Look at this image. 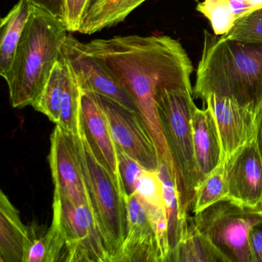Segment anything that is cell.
Masks as SVG:
<instances>
[{
	"mask_svg": "<svg viewBox=\"0 0 262 262\" xmlns=\"http://www.w3.org/2000/svg\"><path fill=\"white\" fill-rule=\"evenodd\" d=\"M135 194L145 205L165 208L163 185L159 171L144 168L136 182Z\"/></svg>",
	"mask_w": 262,
	"mask_h": 262,
	"instance_id": "obj_27",
	"label": "cell"
},
{
	"mask_svg": "<svg viewBox=\"0 0 262 262\" xmlns=\"http://www.w3.org/2000/svg\"><path fill=\"white\" fill-rule=\"evenodd\" d=\"M94 95L105 113L118 148L146 169L159 171L157 151L142 116L108 98Z\"/></svg>",
	"mask_w": 262,
	"mask_h": 262,
	"instance_id": "obj_9",
	"label": "cell"
},
{
	"mask_svg": "<svg viewBox=\"0 0 262 262\" xmlns=\"http://www.w3.org/2000/svg\"><path fill=\"white\" fill-rule=\"evenodd\" d=\"M81 115L84 133L90 146L110 173L119 192L126 199L119 168L117 145L105 113L93 93L82 91Z\"/></svg>",
	"mask_w": 262,
	"mask_h": 262,
	"instance_id": "obj_11",
	"label": "cell"
},
{
	"mask_svg": "<svg viewBox=\"0 0 262 262\" xmlns=\"http://www.w3.org/2000/svg\"><path fill=\"white\" fill-rule=\"evenodd\" d=\"M197 10L209 20L213 32L217 36L226 34L236 22L229 0H204Z\"/></svg>",
	"mask_w": 262,
	"mask_h": 262,
	"instance_id": "obj_25",
	"label": "cell"
},
{
	"mask_svg": "<svg viewBox=\"0 0 262 262\" xmlns=\"http://www.w3.org/2000/svg\"><path fill=\"white\" fill-rule=\"evenodd\" d=\"M131 93L151 135L160 165L174 176L158 116L156 96L162 87H192V63L177 39L165 35L119 36L84 42Z\"/></svg>",
	"mask_w": 262,
	"mask_h": 262,
	"instance_id": "obj_1",
	"label": "cell"
},
{
	"mask_svg": "<svg viewBox=\"0 0 262 262\" xmlns=\"http://www.w3.org/2000/svg\"><path fill=\"white\" fill-rule=\"evenodd\" d=\"M50 139L49 160L54 191L67 196L76 203L90 205L78 155L76 135L56 125Z\"/></svg>",
	"mask_w": 262,
	"mask_h": 262,
	"instance_id": "obj_10",
	"label": "cell"
},
{
	"mask_svg": "<svg viewBox=\"0 0 262 262\" xmlns=\"http://www.w3.org/2000/svg\"><path fill=\"white\" fill-rule=\"evenodd\" d=\"M127 232L115 262H165L156 228L135 193L125 199Z\"/></svg>",
	"mask_w": 262,
	"mask_h": 262,
	"instance_id": "obj_13",
	"label": "cell"
},
{
	"mask_svg": "<svg viewBox=\"0 0 262 262\" xmlns=\"http://www.w3.org/2000/svg\"><path fill=\"white\" fill-rule=\"evenodd\" d=\"M30 234L27 262L67 261V245L56 225L52 223L48 231L40 235L30 227Z\"/></svg>",
	"mask_w": 262,
	"mask_h": 262,
	"instance_id": "obj_22",
	"label": "cell"
},
{
	"mask_svg": "<svg viewBox=\"0 0 262 262\" xmlns=\"http://www.w3.org/2000/svg\"><path fill=\"white\" fill-rule=\"evenodd\" d=\"M31 0H19L1 19L0 75L5 78L11 70L16 50L32 13Z\"/></svg>",
	"mask_w": 262,
	"mask_h": 262,
	"instance_id": "obj_18",
	"label": "cell"
},
{
	"mask_svg": "<svg viewBox=\"0 0 262 262\" xmlns=\"http://www.w3.org/2000/svg\"><path fill=\"white\" fill-rule=\"evenodd\" d=\"M251 12L262 8V0H247Z\"/></svg>",
	"mask_w": 262,
	"mask_h": 262,
	"instance_id": "obj_34",
	"label": "cell"
},
{
	"mask_svg": "<svg viewBox=\"0 0 262 262\" xmlns=\"http://www.w3.org/2000/svg\"><path fill=\"white\" fill-rule=\"evenodd\" d=\"M117 149L119 154V168L125 194L126 196L130 195L136 191V182L142 170L145 168L131 156L126 154L125 151H122L121 148L117 147Z\"/></svg>",
	"mask_w": 262,
	"mask_h": 262,
	"instance_id": "obj_28",
	"label": "cell"
},
{
	"mask_svg": "<svg viewBox=\"0 0 262 262\" xmlns=\"http://www.w3.org/2000/svg\"><path fill=\"white\" fill-rule=\"evenodd\" d=\"M167 262H228L220 251L194 226L189 217L185 237L170 252Z\"/></svg>",
	"mask_w": 262,
	"mask_h": 262,
	"instance_id": "obj_19",
	"label": "cell"
},
{
	"mask_svg": "<svg viewBox=\"0 0 262 262\" xmlns=\"http://www.w3.org/2000/svg\"><path fill=\"white\" fill-rule=\"evenodd\" d=\"M31 2L64 22V0H31Z\"/></svg>",
	"mask_w": 262,
	"mask_h": 262,
	"instance_id": "obj_31",
	"label": "cell"
},
{
	"mask_svg": "<svg viewBox=\"0 0 262 262\" xmlns=\"http://www.w3.org/2000/svg\"><path fill=\"white\" fill-rule=\"evenodd\" d=\"M68 33L63 21L33 4L11 70L4 78L13 108L33 106L37 100Z\"/></svg>",
	"mask_w": 262,
	"mask_h": 262,
	"instance_id": "obj_3",
	"label": "cell"
},
{
	"mask_svg": "<svg viewBox=\"0 0 262 262\" xmlns=\"http://www.w3.org/2000/svg\"><path fill=\"white\" fill-rule=\"evenodd\" d=\"M70 73V65L62 53L42 93L33 105L36 111L45 115L56 125L59 122L60 117L66 82Z\"/></svg>",
	"mask_w": 262,
	"mask_h": 262,
	"instance_id": "obj_20",
	"label": "cell"
},
{
	"mask_svg": "<svg viewBox=\"0 0 262 262\" xmlns=\"http://www.w3.org/2000/svg\"><path fill=\"white\" fill-rule=\"evenodd\" d=\"M230 6L236 19L251 13L247 0H229Z\"/></svg>",
	"mask_w": 262,
	"mask_h": 262,
	"instance_id": "obj_32",
	"label": "cell"
},
{
	"mask_svg": "<svg viewBox=\"0 0 262 262\" xmlns=\"http://www.w3.org/2000/svg\"><path fill=\"white\" fill-rule=\"evenodd\" d=\"M256 142L258 147L259 152L262 161V104L257 113V133Z\"/></svg>",
	"mask_w": 262,
	"mask_h": 262,
	"instance_id": "obj_33",
	"label": "cell"
},
{
	"mask_svg": "<svg viewBox=\"0 0 262 262\" xmlns=\"http://www.w3.org/2000/svg\"><path fill=\"white\" fill-rule=\"evenodd\" d=\"M52 223L65 240L67 262H110L90 205L54 191Z\"/></svg>",
	"mask_w": 262,
	"mask_h": 262,
	"instance_id": "obj_7",
	"label": "cell"
},
{
	"mask_svg": "<svg viewBox=\"0 0 262 262\" xmlns=\"http://www.w3.org/2000/svg\"><path fill=\"white\" fill-rule=\"evenodd\" d=\"M31 242L30 227L23 223L19 211L0 192V261L27 262Z\"/></svg>",
	"mask_w": 262,
	"mask_h": 262,
	"instance_id": "obj_16",
	"label": "cell"
},
{
	"mask_svg": "<svg viewBox=\"0 0 262 262\" xmlns=\"http://www.w3.org/2000/svg\"><path fill=\"white\" fill-rule=\"evenodd\" d=\"M76 146L92 213L110 256L115 262L127 232L125 199L89 143L83 127L76 136Z\"/></svg>",
	"mask_w": 262,
	"mask_h": 262,
	"instance_id": "obj_5",
	"label": "cell"
},
{
	"mask_svg": "<svg viewBox=\"0 0 262 262\" xmlns=\"http://www.w3.org/2000/svg\"><path fill=\"white\" fill-rule=\"evenodd\" d=\"M146 0H90L78 33L92 35L123 22Z\"/></svg>",
	"mask_w": 262,
	"mask_h": 262,
	"instance_id": "obj_17",
	"label": "cell"
},
{
	"mask_svg": "<svg viewBox=\"0 0 262 262\" xmlns=\"http://www.w3.org/2000/svg\"><path fill=\"white\" fill-rule=\"evenodd\" d=\"M225 162L228 198L248 206L262 205V161L256 138Z\"/></svg>",
	"mask_w": 262,
	"mask_h": 262,
	"instance_id": "obj_14",
	"label": "cell"
},
{
	"mask_svg": "<svg viewBox=\"0 0 262 262\" xmlns=\"http://www.w3.org/2000/svg\"><path fill=\"white\" fill-rule=\"evenodd\" d=\"M220 38L247 43L262 44V8L237 19L232 28Z\"/></svg>",
	"mask_w": 262,
	"mask_h": 262,
	"instance_id": "obj_26",
	"label": "cell"
},
{
	"mask_svg": "<svg viewBox=\"0 0 262 262\" xmlns=\"http://www.w3.org/2000/svg\"><path fill=\"white\" fill-rule=\"evenodd\" d=\"M81 99L82 90L70 68V73L66 82L60 117L56 125L76 136L80 133L83 127L81 115Z\"/></svg>",
	"mask_w": 262,
	"mask_h": 262,
	"instance_id": "obj_23",
	"label": "cell"
},
{
	"mask_svg": "<svg viewBox=\"0 0 262 262\" xmlns=\"http://www.w3.org/2000/svg\"><path fill=\"white\" fill-rule=\"evenodd\" d=\"M228 98L257 113L262 104V44L222 39L204 32L193 96Z\"/></svg>",
	"mask_w": 262,
	"mask_h": 262,
	"instance_id": "obj_2",
	"label": "cell"
},
{
	"mask_svg": "<svg viewBox=\"0 0 262 262\" xmlns=\"http://www.w3.org/2000/svg\"><path fill=\"white\" fill-rule=\"evenodd\" d=\"M192 220L228 262H253L248 234L262 222V205L248 206L227 197L194 214Z\"/></svg>",
	"mask_w": 262,
	"mask_h": 262,
	"instance_id": "obj_6",
	"label": "cell"
},
{
	"mask_svg": "<svg viewBox=\"0 0 262 262\" xmlns=\"http://www.w3.org/2000/svg\"><path fill=\"white\" fill-rule=\"evenodd\" d=\"M62 53L82 91L108 98L121 106L141 115L131 93L99 58L85 48L84 42L72 35H67L62 44Z\"/></svg>",
	"mask_w": 262,
	"mask_h": 262,
	"instance_id": "obj_8",
	"label": "cell"
},
{
	"mask_svg": "<svg viewBox=\"0 0 262 262\" xmlns=\"http://www.w3.org/2000/svg\"><path fill=\"white\" fill-rule=\"evenodd\" d=\"M228 196V183L225 176V162L213 170L199 185L196 191L192 212L194 214L203 211L210 205Z\"/></svg>",
	"mask_w": 262,
	"mask_h": 262,
	"instance_id": "obj_24",
	"label": "cell"
},
{
	"mask_svg": "<svg viewBox=\"0 0 262 262\" xmlns=\"http://www.w3.org/2000/svg\"><path fill=\"white\" fill-rule=\"evenodd\" d=\"M159 174L163 185L165 210L168 220V245L171 252L188 233L189 219H185L182 215L174 177L169 168L165 164H162L159 168Z\"/></svg>",
	"mask_w": 262,
	"mask_h": 262,
	"instance_id": "obj_21",
	"label": "cell"
},
{
	"mask_svg": "<svg viewBox=\"0 0 262 262\" xmlns=\"http://www.w3.org/2000/svg\"><path fill=\"white\" fill-rule=\"evenodd\" d=\"M191 127L201 183L222 162V144L217 123L209 107L203 110L196 107Z\"/></svg>",
	"mask_w": 262,
	"mask_h": 262,
	"instance_id": "obj_15",
	"label": "cell"
},
{
	"mask_svg": "<svg viewBox=\"0 0 262 262\" xmlns=\"http://www.w3.org/2000/svg\"><path fill=\"white\" fill-rule=\"evenodd\" d=\"M211 108L220 136L222 161L256 138L257 113L241 106L228 98L210 95L204 101Z\"/></svg>",
	"mask_w": 262,
	"mask_h": 262,
	"instance_id": "obj_12",
	"label": "cell"
},
{
	"mask_svg": "<svg viewBox=\"0 0 262 262\" xmlns=\"http://www.w3.org/2000/svg\"><path fill=\"white\" fill-rule=\"evenodd\" d=\"M90 0H64V24L70 33H78Z\"/></svg>",
	"mask_w": 262,
	"mask_h": 262,
	"instance_id": "obj_29",
	"label": "cell"
},
{
	"mask_svg": "<svg viewBox=\"0 0 262 262\" xmlns=\"http://www.w3.org/2000/svg\"><path fill=\"white\" fill-rule=\"evenodd\" d=\"M158 116L174 168L182 215L189 219L200 174L194 154L191 119L196 108L192 87H162L156 96Z\"/></svg>",
	"mask_w": 262,
	"mask_h": 262,
	"instance_id": "obj_4",
	"label": "cell"
},
{
	"mask_svg": "<svg viewBox=\"0 0 262 262\" xmlns=\"http://www.w3.org/2000/svg\"><path fill=\"white\" fill-rule=\"evenodd\" d=\"M253 262H262V222L254 225L248 234Z\"/></svg>",
	"mask_w": 262,
	"mask_h": 262,
	"instance_id": "obj_30",
	"label": "cell"
}]
</instances>
